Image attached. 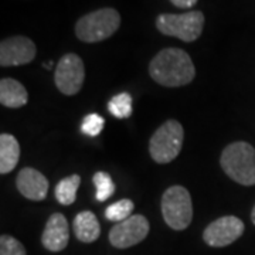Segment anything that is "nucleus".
Segmentation results:
<instances>
[{
    "label": "nucleus",
    "instance_id": "nucleus-13",
    "mask_svg": "<svg viewBox=\"0 0 255 255\" xmlns=\"http://www.w3.org/2000/svg\"><path fill=\"white\" fill-rule=\"evenodd\" d=\"M74 234L77 240L85 244L97 241L101 236V226L97 216L92 211H81L75 216L73 223Z\"/></svg>",
    "mask_w": 255,
    "mask_h": 255
},
{
    "label": "nucleus",
    "instance_id": "nucleus-14",
    "mask_svg": "<svg viewBox=\"0 0 255 255\" xmlns=\"http://www.w3.org/2000/svg\"><path fill=\"white\" fill-rule=\"evenodd\" d=\"M28 94L24 85L13 78L0 81V104L7 108H21L27 104Z\"/></svg>",
    "mask_w": 255,
    "mask_h": 255
},
{
    "label": "nucleus",
    "instance_id": "nucleus-22",
    "mask_svg": "<svg viewBox=\"0 0 255 255\" xmlns=\"http://www.w3.org/2000/svg\"><path fill=\"white\" fill-rule=\"evenodd\" d=\"M170 1L179 9H190L197 3V0H170Z\"/></svg>",
    "mask_w": 255,
    "mask_h": 255
},
{
    "label": "nucleus",
    "instance_id": "nucleus-8",
    "mask_svg": "<svg viewBox=\"0 0 255 255\" xmlns=\"http://www.w3.org/2000/svg\"><path fill=\"white\" fill-rule=\"evenodd\" d=\"M150 230V224L142 214L130 216L129 219L117 223L110 231V243L115 248L125 250L142 243Z\"/></svg>",
    "mask_w": 255,
    "mask_h": 255
},
{
    "label": "nucleus",
    "instance_id": "nucleus-1",
    "mask_svg": "<svg viewBox=\"0 0 255 255\" xmlns=\"http://www.w3.org/2000/svg\"><path fill=\"white\" fill-rule=\"evenodd\" d=\"M152 80L163 87H183L194 80L196 68L190 55L182 48L169 47L159 51L149 64Z\"/></svg>",
    "mask_w": 255,
    "mask_h": 255
},
{
    "label": "nucleus",
    "instance_id": "nucleus-12",
    "mask_svg": "<svg viewBox=\"0 0 255 255\" xmlns=\"http://www.w3.org/2000/svg\"><path fill=\"white\" fill-rule=\"evenodd\" d=\"M16 186L21 196L33 201H43L48 193V180L33 167H24L18 172Z\"/></svg>",
    "mask_w": 255,
    "mask_h": 255
},
{
    "label": "nucleus",
    "instance_id": "nucleus-20",
    "mask_svg": "<svg viewBox=\"0 0 255 255\" xmlns=\"http://www.w3.org/2000/svg\"><path fill=\"white\" fill-rule=\"evenodd\" d=\"M105 127V119L102 118L98 114H90L87 115L82 121L81 130L84 135L90 137H95L102 132V129Z\"/></svg>",
    "mask_w": 255,
    "mask_h": 255
},
{
    "label": "nucleus",
    "instance_id": "nucleus-10",
    "mask_svg": "<svg viewBox=\"0 0 255 255\" xmlns=\"http://www.w3.org/2000/svg\"><path fill=\"white\" fill-rule=\"evenodd\" d=\"M37 47L28 37L13 36L0 43V65L18 67L26 65L34 60Z\"/></svg>",
    "mask_w": 255,
    "mask_h": 255
},
{
    "label": "nucleus",
    "instance_id": "nucleus-11",
    "mask_svg": "<svg viewBox=\"0 0 255 255\" xmlns=\"http://www.w3.org/2000/svg\"><path fill=\"white\" fill-rule=\"evenodd\" d=\"M70 241V227L68 221L61 213H54L47 220L46 227L41 236L43 247L51 253H60Z\"/></svg>",
    "mask_w": 255,
    "mask_h": 255
},
{
    "label": "nucleus",
    "instance_id": "nucleus-21",
    "mask_svg": "<svg viewBox=\"0 0 255 255\" xmlns=\"http://www.w3.org/2000/svg\"><path fill=\"white\" fill-rule=\"evenodd\" d=\"M0 255H27L24 246L11 236L3 234L0 237Z\"/></svg>",
    "mask_w": 255,
    "mask_h": 255
},
{
    "label": "nucleus",
    "instance_id": "nucleus-19",
    "mask_svg": "<svg viewBox=\"0 0 255 255\" xmlns=\"http://www.w3.org/2000/svg\"><path fill=\"white\" fill-rule=\"evenodd\" d=\"M133 209H135L133 201L129 199H122V200L108 206V209L105 210V217L114 223H121L132 216Z\"/></svg>",
    "mask_w": 255,
    "mask_h": 255
},
{
    "label": "nucleus",
    "instance_id": "nucleus-4",
    "mask_svg": "<svg viewBox=\"0 0 255 255\" xmlns=\"http://www.w3.org/2000/svg\"><path fill=\"white\" fill-rule=\"evenodd\" d=\"M183 139L184 130L182 124L176 119H169L162 127L157 128V130L150 137L149 153L156 163H170L180 153Z\"/></svg>",
    "mask_w": 255,
    "mask_h": 255
},
{
    "label": "nucleus",
    "instance_id": "nucleus-16",
    "mask_svg": "<svg viewBox=\"0 0 255 255\" xmlns=\"http://www.w3.org/2000/svg\"><path fill=\"white\" fill-rule=\"evenodd\" d=\"M81 184V177L78 174H71L64 177L55 186V199L63 206H71L77 200V191Z\"/></svg>",
    "mask_w": 255,
    "mask_h": 255
},
{
    "label": "nucleus",
    "instance_id": "nucleus-7",
    "mask_svg": "<svg viewBox=\"0 0 255 255\" xmlns=\"http://www.w3.org/2000/svg\"><path fill=\"white\" fill-rule=\"evenodd\" d=\"M85 80V67L81 57L74 53L63 55L55 67L54 82L64 95H75L81 91Z\"/></svg>",
    "mask_w": 255,
    "mask_h": 255
},
{
    "label": "nucleus",
    "instance_id": "nucleus-2",
    "mask_svg": "<svg viewBox=\"0 0 255 255\" xmlns=\"http://www.w3.org/2000/svg\"><path fill=\"white\" fill-rule=\"evenodd\" d=\"M220 164L231 180L243 186L255 184V149L248 142H233L224 147Z\"/></svg>",
    "mask_w": 255,
    "mask_h": 255
},
{
    "label": "nucleus",
    "instance_id": "nucleus-6",
    "mask_svg": "<svg viewBox=\"0 0 255 255\" xmlns=\"http://www.w3.org/2000/svg\"><path fill=\"white\" fill-rule=\"evenodd\" d=\"M162 216L164 223L176 231L190 226L193 220V203L190 193L183 186H172L162 196Z\"/></svg>",
    "mask_w": 255,
    "mask_h": 255
},
{
    "label": "nucleus",
    "instance_id": "nucleus-15",
    "mask_svg": "<svg viewBox=\"0 0 255 255\" xmlns=\"http://www.w3.org/2000/svg\"><path fill=\"white\" fill-rule=\"evenodd\" d=\"M20 159V145L10 133L0 135V173L7 174L14 170Z\"/></svg>",
    "mask_w": 255,
    "mask_h": 255
},
{
    "label": "nucleus",
    "instance_id": "nucleus-18",
    "mask_svg": "<svg viewBox=\"0 0 255 255\" xmlns=\"http://www.w3.org/2000/svg\"><path fill=\"white\" fill-rule=\"evenodd\" d=\"M92 182H94V186L97 189L95 197H97L98 201H101V203L107 201L110 197L114 196L117 187H115V183L112 180V177L108 173L97 172V173L94 174V177H92Z\"/></svg>",
    "mask_w": 255,
    "mask_h": 255
},
{
    "label": "nucleus",
    "instance_id": "nucleus-3",
    "mask_svg": "<svg viewBox=\"0 0 255 255\" xmlns=\"http://www.w3.org/2000/svg\"><path fill=\"white\" fill-rule=\"evenodd\" d=\"M121 14L112 7H104L82 16L75 24V36L84 43H100L117 33Z\"/></svg>",
    "mask_w": 255,
    "mask_h": 255
},
{
    "label": "nucleus",
    "instance_id": "nucleus-17",
    "mask_svg": "<svg viewBox=\"0 0 255 255\" xmlns=\"http://www.w3.org/2000/svg\"><path fill=\"white\" fill-rule=\"evenodd\" d=\"M108 111L115 118L125 119L132 115V97L128 92H121L108 102Z\"/></svg>",
    "mask_w": 255,
    "mask_h": 255
},
{
    "label": "nucleus",
    "instance_id": "nucleus-5",
    "mask_svg": "<svg viewBox=\"0 0 255 255\" xmlns=\"http://www.w3.org/2000/svg\"><path fill=\"white\" fill-rule=\"evenodd\" d=\"M156 27L164 36L176 37L184 43L196 41L203 33L204 14L200 10H193L182 14L163 13L156 18Z\"/></svg>",
    "mask_w": 255,
    "mask_h": 255
},
{
    "label": "nucleus",
    "instance_id": "nucleus-23",
    "mask_svg": "<svg viewBox=\"0 0 255 255\" xmlns=\"http://www.w3.org/2000/svg\"><path fill=\"white\" fill-rule=\"evenodd\" d=\"M251 221H253V224L255 226V206L254 209H253V211H251Z\"/></svg>",
    "mask_w": 255,
    "mask_h": 255
},
{
    "label": "nucleus",
    "instance_id": "nucleus-24",
    "mask_svg": "<svg viewBox=\"0 0 255 255\" xmlns=\"http://www.w3.org/2000/svg\"><path fill=\"white\" fill-rule=\"evenodd\" d=\"M44 67H46L47 70H51V67H53V61H50V63L44 64Z\"/></svg>",
    "mask_w": 255,
    "mask_h": 255
},
{
    "label": "nucleus",
    "instance_id": "nucleus-9",
    "mask_svg": "<svg viewBox=\"0 0 255 255\" xmlns=\"http://www.w3.org/2000/svg\"><path fill=\"white\" fill-rule=\"evenodd\" d=\"M246 226L236 216H224L210 223L203 233L204 243L210 247H227L244 234Z\"/></svg>",
    "mask_w": 255,
    "mask_h": 255
}]
</instances>
